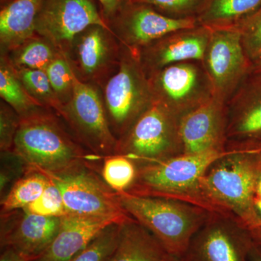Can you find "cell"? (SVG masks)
Listing matches in <instances>:
<instances>
[{
	"label": "cell",
	"instance_id": "obj_35",
	"mask_svg": "<svg viewBox=\"0 0 261 261\" xmlns=\"http://www.w3.org/2000/svg\"><path fill=\"white\" fill-rule=\"evenodd\" d=\"M97 1L103 17L108 24V22L130 0H97Z\"/></svg>",
	"mask_w": 261,
	"mask_h": 261
},
{
	"label": "cell",
	"instance_id": "obj_7",
	"mask_svg": "<svg viewBox=\"0 0 261 261\" xmlns=\"http://www.w3.org/2000/svg\"><path fill=\"white\" fill-rule=\"evenodd\" d=\"M60 117L79 142L104 159L115 153L118 140L108 121L102 90L75 77L74 92Z\"/></svg>",
	"mask_w": 261,
	"mask_h": 261
},
{
	"label": "cell",
	"instance_id": "obj_13",
	"mask_svg": "<svg viewBox=\"0 0 261 261\" xmlns=\"http://www.w3.org/2000/svg\"><path fill=\"white\" fill-rule=\"evenodd\" d=\"M93 25L110 28L94 0H44L36 32L64 54L74 38Z\"/></svg>",
	"mask_w": 261,
	"mask_h": 261
},
{
	"label": "cell",
	"instance_id": "obj_2",
	"mask_svg": "<svg viewBox=\"0 0 261 261\" xmlns=\"http://www.w3.org/2000/svg\"><path fill=\"white\" fill-rule=\"evenodd\" d=\"M260 151L231 150L216 160L201 180L215 213L232 215L250 230L261 226L255 205Z\"/></svg>",
	"mask_w": 261,
	"mask_h": 261
},
{
	"label": "cell",
	"instance_id": "obj_37",
	"mask_svg": "<svg viewBox=\"0 0 261 261\" xmlns=\"http://www.w3.org/2000/svg\"><path fill=\"white\" fill-rule=\"evenodd\" d=\"M249 259L250 261H261V244L255 242L250 250Z\"/></svg>",
	"mask_w": 261,
	"mask_h": 261
},
{
	"label": "cell",
	"instance_id": "obj_8",
	"mask_svg": "<svg viewBox=\"0 0 261 261\" xmlns=\"http://www.w3.org/2000/svg\"><path fill=\"white\" fill-rule=\"evenodd\" d=\"M148 78L154 102L180 120L214 97L210 79L201 61L168 65Z\"/></svg>",
	"mask_w": 261,
	"mask_h": 261
},
{
	"label": "cell",
	"instance_id": "obj_23",
	"mask_svg": "<svg viewBox=\"0 0 261 261\" xmlns=\"http://www.w3.org/2000/svg\"><path fill=\"white\" fill-rule=\"evenodd\" d=\"M0 96L3 102L13 108L20 118L43 108L27 93L14 67L5 54H1L0 58Z\"/></svg>",
	"mask_w": 261,
	"mask_h": 261
},
{
	"label": "cell",
	"instance_id": "obj_19",
	"mask_svg": "<svg viewBox=\"0 0 261 261\" xmlns=\"http://www.w3.org/2000/svg\"><path fill=\"white\" fill-rule=\"evenodd\" d=\"M113 224L123 223L112 218L65 215L61 218V226L56 238L47 250L34 261H68Z\"/></svg>",
	"mask_w": 261,
	"mask_h": 261
},
{
	"label": "cell",
	"instance_id": "obj_15",
	"mask_svg": "<svg viewBox=\"0 0 261 261\" xmlns=\"http://www.w3.org/2000/svg\"><path fill=\"white\" fill-rule=\"evenodd\" d=\"M226 149L261 150V75L250 73L226 102Z\"/></svg>",
	"mask_w": 261,
	"mask_h": 261
},
{
	"label": "cell",
	"instance_id": "obj_22",
	"mask_svg": "<svg viewBox=\"0 0 261 261\" xmlns=\"http://www.w3.org/2000/svg\"><path fill=\"white\" fill-rule=\"evenodd\" d=\"M260 8L261 0H208L197 18L211 29L234 27Z\"/></svg>",
	"mask_w": 261,
	"mask_h": 261
},
{
	"label": "cell",
	"instance_id": "obj_29",
	"mask_svg": "<svg viewBox=\"0 0 261 261\" xmlns=\"http://www.w3.org/2000/svg\"><path fill=\"white\" fill-rule=\"evenodd\" d=\"M45 71L57 97L64 106L73 97L75 77L65 55L60 53Z\"/></svg>",
	"mask_w": 261,
	"mask_h": 261
},
{
	"label": "cell",
	"instance_id": "obj_11",
	"mask_svg": "<svg viewBox=\"0 0 261 261\" xmlns=\"http://www.w3.org/2000/svg\"><path fill=\"white\" fill-rule=\"evenodd\" d=\"M121 51L111 29L93 25L74 38L64 55L79 80L102 89L116 71Z\"/></svg>",
	"mask_w": 261,
	"mask_h": 261
},
{
	"label": "cell",
	"instance_id": "obj_39",
	"mask_svg": "<svg viewBox=\"0 0 261 261\" xmlns=\"http://www.w3.org/2000/svg\"><path fill=\"white\" fill-rule=\"evenodd\" d=\"M250 73L261 75V58L255 63H252Z\"/></svg>",
	"mask_w": 261,
	"mask_h": 261
},
{
	"label": "cell",
	"instance_id": "obj_43",
	"mask_svg": "<svg viewBox=\"0 0 261 261\" xmlns=\"http://www.w3.org/2000/svg\"><path fill=\"white\" fill-rule=\"evenodd\" d=\"M10 0H1V5H4L5 3H8Z\"/></svg>",
	"mask_w": 261,
	"mask_h": 261
},
{
	"label": "cell",
	"instance_id": "obj_16",
	"mask_svg": "<svg viewBox=\"0 0 261 261\" xmlns=\"http://www.w3.org/2000/svg\"><path fill=\"white\" fill-rule=\"evenodd\" d=\"M212 29L199 25L175 31L138 50L147 76L168 65L185 61H203Z\"/></svg>",
	"mask_w": 261,
	"mask_h": 261
},
{
	"label": "cell",
	"instance_id": "obj_26",
	"mask_svg": "<svg viewBox=\"0 0 261 261\" xmlns=\"http://www.w3.org/2000/svg\"><path fill=\"white\" fill-rule=\"evenodd\" d=\"M14 68L30 97L41 107L54 111L60 116L63 106L53 90L45 70Z\"/></svg>",
	"mask_w": 261,
	"mask_h": 261
},
{
	"label": "cell",
	"instance_id": "obj_1",
	"mask_svg": "<svg viewBox=\"0 0 261 261\" xmlns=\"http://www.w3.org/2000/svg\"><path fill=\"white\" fill-rule=\"evenodd\" d=\"M20 118L13 151L29 168L61 175L88 166L99 173L102 159L81 145L54 111L41 108Z\"/></svg>",
	"mask_w": 261,
	"mask_h": 261
},
{
	"label": "cell",
	"instance_id": "obj_25",
	"mask_svg": "<svg viewBox=\"0 0 261 261\" xmlns=\"http://www.w3.org/2000/svg\"><path fill=\"white\" fill-rule=\"evenodd\" d=\"M48 181L47 174L29 168L1 200V214L24 209L37 200L45 190Z\"/></svg>",
	"mask_w": 261,
	"mask_h": 261
},
{
	"label": "cell",
	"instance_id": "obj_30",
	"mask_svg": "<svg viewBox=\"0 0 261 261\" xmlns=\"http://www.w3.org/2000/svg\"><path fill=\"white\" fill-rule=\"evenodd\" d=\"M48 176L49 181L42 195L23 210L45 217L62 218L68 214L63 195L54 180Z\"/></svg>",
	"mask_w": 261,
	"mask_h": 261
},
{
	"label": "cell",
	"instance_id": "obj_6",
	"mask_svg": "<svg viewBox=\"0 0 261 261\" xmlns=\"http://www.w3.org/2000/svg\"><path fill=\"white\" fill-rule=\"evenodd\" d=\"M184 153L179 118L153 101L118 140L114 154L126 156L139 168Z\"/></svg>",
	"mask_w": 261,
	"mask_h": 261
},
{
	"label": "cell",
	"instance_id": "obj_32",
	"mask_svg": "<svg viewBox=\"0 0 261 261\" xmlns=\"http://www.w3.org/2000/svg\"><path fill=\"white\" fill-rule=\"evenodd\" d=\"M247 59L253 63L261 58V8L236 27Z\"/></svg>",
	"mask_w": 261,
	"mask_h": 261
},
{
	"label": "cell",
	"instance_id": "obj_31",
	"mask_svg": "<svg viewBox=\"0 0 261 261\" xmlns=\"http://www.w3.org/2000/svg\"><path fill=\"white\" fill-rule=\"evenodd\" d=\"M208 0H130L148 5L160 13L175 18H197Z\"/></svg>",
	"mask_w": 261,
	"mask_h": 261
},
{
	"label": "cell",
	"instance_id": "obj_38",
	"mask_svg": "<svg viewBox=\"0 0 261 261\" xmlns=\"http://www.w3.org/2000/svg\"><path fill=\"white\" fill-rule=\"evenodd\" d=\"M252 238L257 243L261 244V226L250 230Z\"/></svg>",
	"mask_w": 261,
	"mask_h": 261
},
{
	"label": "cell",
	"instance_id": "obj_5",
	"mask_svg": "<svg viewBox=\"0 0 261 261\" xmlns=\"http://www.w3.org/2000/svg\"><path fill=\"white\" fill-rule=\"evenodd\" d=\"M101 90L110 126L119 140L154 101L138 51L122 45L119 65Z\"/></svg>",
	"mask_w": 261,
	"mask_h": 261
},
{
	"label": "cell",
	"instance_id": "obj_33",
	"mask_svg": "<svg viewBox=\"0 0 261 261\" xmlns=\"http://www.w3.org/2000/svg\"><path fill=\"white\" fill-rule=\"evenodd\" d=\"M29 165L15 151L1 152L0 169V197L1 200L9 192L15 182L28 171Z\"/></svg>",
	"mask_w": 261,
	"mask_h": 261
},
{
	"label": "cell",
	"instance_id": "obj_14",
	"mask_svg": "<svg viewBox=\"0 0 261 261\" xmlns=\"http://www.w3.org/2000/svg\"><path fill=\"white\" fill-rule=\"evenodd\" d=\"M108 25L122 45L138 51L168 33L200 24L197 18H171L148 5L129 1Z\"/></svg>",
	"mask_w": 261,
	"mask_h": 261
},
{
	"label": "cell",
	"instance_id": "obj_9",
	"mask_svg": "<svg viewBox=\"0 0 261 261\" xmlns=\"http://www.w3.org/2000/svg\"><path fill=\"white\" fill-rule=\"evenodd\" d=\"M49 176L61 190L68 214L112 218L122 223L134 219L121 205L118 193L106 185L97 170L84 166Z\"/></svg>",
	"mask_w": 261,
	"mask_h": 261
},
{
	"label": "cell",
	"instance_id": "obj_18",
	"mask_svg": "<svg viewBox=\"0 0 261 261\" xmlns=\"http://www.w3.org/2000/svg\"><path fill=\"white\" fill-rule=\"evenodd\" d=\"M226 103L213 97L180 120L185 154L226 149Z\"/></svg>",
	"mask_w": 261,
	"mask_h": 261
},
{
	"label": "cell",
	"instance_id": "obj_41",
	"mask_svg": "<svg viewBox=\"0 0 261 261\" xmlns=\"http://www.w3.org/2000/svg\"><path fill=\"white\" fill-rule=\"evenodd\" d=\"M256 194L257 197H260L261 198V174L258 180H257V188H256Z\"/></svg>",
	"mask_w": 261,
	"mask_h": 261
},
{
	"label": "cell",
	"instance_id": "obj_40",
	"mask_svg": "<svg viewBox=\"0 0 261 261\" xmlns=\"http://www.w3.org/2000/svg\"><path fill=\"white\" fill-rule=\"evenodd\" d=\"M255 205L256 207L257 214L260 215L261 218V198L260 197H256L255 200Z\"/></svg>",
	"mask_w": 261,
	"mask_h": 261
},
{
	"label": "cell",
	"instance_id": "obj_24",
	"mask_svg": "<svg viewBox=\"0 0 261 261\" xmlns=\"http://www.w3.org/2000/svg\"><path fill=\"white\" fill-rule=\"evenodd\" d=\"M60 53L46 38L37 34L5 55L15 68L45 70Z\"/></svg>",
	"mask_w": 261,
	"mask_h": 261
},
{
	"label": "cell",
	"instance_id": "obj_28",
	"mask_svg": "<svg viewBox=\"0 0 261 261\" xmlns=\"http://www.w3.org/2000/svg\"><path fill=\"white\" fill-rule=\"evenodd\" d=\"M122 224H113L102 230L85 248L68 261H108L116 250Z\"/></svg>",
	"mask_w": 261,
	"mask_h": 261
},
{
	"label": "cell",
	"instance_id": "obj_27",
	"mask_svg": "<svg viewBox=\"0 0 261 261\" xmlns=\"http://www.w3.org/2000/svg\"><path fill=\"white\" fill-rule=\"evenodd\" d=\"M137 165L126 156L113 154L101 162L99 175L108 187L117 192H126L133 186L137 176Z\"/></svg>",
	"mask_w": 261,
	"mask_h": 261
},
{
	"label": "cell",
	"instance_id": "obj_3",
	"mask_svg": "<svg viewBox=\"0 0 261 261\" xmlns=\"http://www.w3.org/2000/svg\"><path fill=\"white\" fill-rule=\"evenodd\" d=\"M124 210L149 230L169 255L183 256L194 235L212 212L167 197L118 193Z\"/></svg>",
	"mask_w": 261,
	"mask_h": 261
},
{
	"label": "cell",
	"instance_id": "obj_36",
	"mask_svg": "<svg viewBox=\"0 0 261 261\" xmlns=\"http://www.w3.org/2000/svg\"><path fill=\"white\" fill-rule=\"evenodd\" d=\"M0 261H32L15 250L13 247H5L1 248Z\"/></svg>",
	"mask_w": 261,
	"mask_h": 261
},
{
	"label": "cell",
	"instance_id": "obj_21",
	"mask_svg": "<svg viewBox=\"0 0 261 261\" xmlns=\"http://www.w3.org/2000/svg\"><path fill=\"white\" fill-rule=\"evenodd\" d=\"M168 255L159 240L132 219L121 224L118 245L108 261H164Z\"/></svg>",
	"mask_w": 261,
	"mask_h": 261
},
{
	"label": "cell",
	"instance_id": "obj_20",
	"mask_svg": "<svg viewBox=\"0 0 261 261\" xmlns=\"http://www.w3.org/2000/svg\"><path fill=\"white\" fill-rule=\"evenodd\" d=\"M44 0H10L0 11L1 54H8L37 34L36 20Z\"/></svg>",
	"mask_w": 261,
	"mask_h": 261
},
{
	"label": "cell",
	"instance_id": "obj_4",
	"mask_svg": "<svg viewBox=\"0 0 261 261\" xmlns=\"http://www.w3.org/2000/svg\"><path fill=\"white\" fill-rule=\"evenodd\" d=\"M231 150L182 154L160 162L141 166L128 193L167 197L190 202L215 213L202 191L201 180L216 160Z\"/></svg>",
	"mask_w": 261,
	"mask_h": 261
},
{
	"label": "cell",
	"instance_id": "obj_17",
	"mask_svg": "<svg viewBox=\"0 0 261 261\" xmlns=\"http://www.w3.org/2000/svg\"><path fill=\"white\" fill-rule=\"evenodd\" d=\"M60 226L61 218L29 214L23 209L1 214V248L13 247L34 261L47 250Z\"/></svg>",
	"mask_w": 261,
	"mask_h": 261
},
{
	"label": "cell",
	"instance_id": "obj_42",
	"mask_svg": "<svg viewBox=\"0 0 261 261\" xmlns=\"http://www.w3.org/2000/svg\"><path fill=\"white\" fill-rule=\"evenodd\" d=\"M164 261H182L180 257L173 256V255H168L166 256V258H165Z\"/></svg>",
	"mask_w": 261,
	"mask_h": 261
},
{
	"label": "cell",
	"instance_id": "obj_12",
	"mask_svg": "<svg viewBox=\"0 0 261 261\" xmlns=\"http://www.w3.org/2000/svg\"><path fill=\"white\" fill-rule=\"evenodd\" d=\"M202 64L214 89V97L227 102L251 70L238 29H211Z\"/></svg>",
	"mask_w": 261,
	"mask_h": 261
},
{
	"label": "cell",
	"instance_id": "obj_34",
	"mask_svg": "<svg viewBox=\"0 0 261 261\" xmlns=\"http://www.w3.org/2000/svg\"><path fill=\"white\" fill-rule=\"evenodd\" d=\"M20 116L5 102L0 105V150L10 152L14 149V142L20 124Z\"/></svg>",
	"mask_w": 261,
	"mask_h": 261
},
{
	"label": "cell",
	"instance_id": "obj_10",
	"mask_svg": "<svg viewBox=\"0 0 261 261\" xmlns=\"http://www.w3.org/2000/svg\"><path fill=\"white\" fill-rule=\"evenodd\" d=\"M255 240L232 215L211 213L194 235L182 261H250Z\"/></svg>",
	"mask_w": 261,
	"mask_h": 261
}]
</instances>
